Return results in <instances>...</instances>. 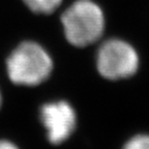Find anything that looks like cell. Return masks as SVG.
<instances>
[{
	"mask_svg": "<svg viewBox=\"0 0 149 149\" xmlns=\"http://www.w3.org/2000/svg\"><path fill=\"white\" fill-rule=\"evenodd\" d=\"M9 80L16 85L36 86L44 83L53 70L49 53L35 42H23L6 59Z\"/></svg>",
	"mask_w": 149,
	"mask_h": 149,
	"instance_id": "6da1fadb",
	"label": "cell"
},
{
	"mask_svg": "<svg viewBox=\"0 0 149 149\" xmlns=\"http://www.w3.org/2000/svg\"><path fill=\"white\" fill-rule=\"evenodd\" d=\"M61 23L68 42L82 48L102 36L105 18L100 7L91 0H78L62 14Z\"/></svg>",
	"mask_w": 149,
	"mask_h": 149,
	"instance_id": "7a4b0ae2",
	"label": "cell"
},
{
	"mask_svg": "<svg viewBox=\"0 0 149 149\" xmlns=\"http://www.w3.org/2000/svg\"><path fill=\"white\" fill-rule=\"evenodd\" d=\"M96 66L106 79H124L137 72L139 57L130 44L120 40H110L100 47Z\"/></svg>",
	"mask_w": 149,
	"mask_h": 149,
	"instance_id": "3957f363",
	"label": "cell"
},
{
	"mask_svg": "<svg viewBox=\"0 0 149 149\" xmlns=\"http://www.w3.org/2000/svg\"><path fill=\"white\" fill-rule=\"evenodd\" d=\"M40 121L50 143L59 145L70 137L76 127V112L65 100L47 102L40 108Z\"/></svg>",
	"mask_w": 149,
	"mask_h": 149,
	"instance_id": "277c9868",
	"label": "cell"
},
{
	"mask_svg": "<svg viewBox=\"0 0 149 149\" xmlns=\"http://www.w3.org/2000/svg\"><path fill=\"white\" fill-rule=\"evenodd\" d=\"M24 4L35 14L49 15L55 12L62 0H22Z\"/></svg>",
	"mask_w": 149,
	"mask_h": 149,
	"instance_id": "5b68a950",
	"label": "cell"
},
{
	"mask_svg": "<svg viewBox=\"0 0 149 149\" xmlns=\"http://www.w3.org/2000/svg\"><path fill=\"white\" fill-rule=\"evenodd\" d=\"M123 149H149V136L139 135L132 138Z\"/></svg>",
	"mask_w": 149,
	"mask_h": 149,
	"instance_id": "8992f818",
	"label": "cell"
},
{
	"mask_svg": "<svg viewBox=\"0 0 149 149\" xmlns=\"http://www.w3.org/2000/svg\"><path fill=\"white\" fill-rule=\"evenodd\" d=\"M0 149H19L17 145H15L10 141L7 140H0Z\"/></svg>",
	"mask_w": 149,
	"mask_h": 149,
	"instance_id": "52a82bcc",
	"label": "cell"
},
{
	"mask_svg": "<svg viewBox=\"0 0 149 149\" xmlns=\"http://www.w3.org/2000/svg\"><path fill=\"white\" fill-rule=\"evenodd\" d=\"M1 102H2V97H1V92H0V107H1Z\"/></svg>",
	"mask_w": 149,
	"mask_h": 149,
	"instance_id": "ba28073f",
	"label": "cell"
}]
</instances>
